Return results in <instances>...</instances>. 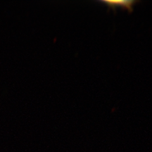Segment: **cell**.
Wrapping results in <instances>:
<instances>
[{
	"instance_id": "6da1fadb",
	"label": "cell",
	"mask_w": 152,
	"mask_h": 152,
	"mask_svg": "<svg viewBox=\"0 0 152 152\" xmlns=\"http://www.w3.org/2000/svg\"><path fill=\"white\" fill-rule=\"evenodd\" d=\"M108 6L110 7H123L126 8L128 10H131L132 7L133 5V3L134 1H104Z\"/></svg>"
}]
</instances>
